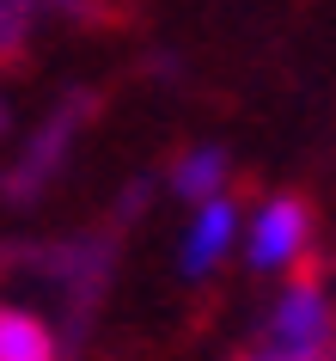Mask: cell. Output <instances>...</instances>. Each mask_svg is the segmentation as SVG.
Masks as SVG:
<instances>
[{"label":"cell","mask_w":336,"mask_h":361,"mask_svg":"<svg viewBox=\"0 0 336 361\" xmlns=\"http://www.w3.org/2000/svg\"><path fill=\"white\" fill-rule=\"evenodd\" d=\"M269 337H275V349H281L287 361L318 355L324 337H330V300H324V288H312V282L281 288L275 319H269Z\"/></svg>","instance_id":"cell-3"},{"label":"cell","mask_w":336,"mask_h":361,"mask_svg":"<svg viewBox=\"0 0 336 361\" xmlns=\"http://www.w3.org/2000/svg\"><path fill=\"white\" fill-rule=\"evenodd\" d=\"M239 239H244V264L251 269L281 276V269H294L306 257V245H312V214L294 196H269V202H257V214L244 221Z\"/></svg>","instance_id":"cell-1"},{"label":"cell","mask_w":336,"mask_h":361,"mask_svg":"<svg viewBox=\"0 0 336 361\" xmlns=\"http://www.w3.org/2000/svg\"><path fill=\"white\" fill-rule=\"evenodd\" d=\"M239 202L232 196H214V202H196L184 221V239H178V269L184 276H208L214 264H226V251L239 245Z\"/></svg>","instance_id":"cell-2"},{"label":"cell","mask_w":336,"mask_h":361,"mask_svg":"<svg viewBox=\"0 0 336 361\" xmlns=\"http://www.w3.org/2000/svg\"><path fill=\"white\" fill-rule=\"evenodd\" d=\"M171 190H178V202H184V209L226 196V153H220V147H189L184 159L171 166Z\"/></svg>","instance_id":"cell-4"},{"label":"cell","mask_w":336,"mask_h":361,"mask_svg":"<svg viewBox=\"0 0 336 361\" xmlns=\"http://www.w3.org/2000/svg\"><path fill=\"white\" fill-rule=\"evenodd\" d=\"M0 361H56V331L25 306H0Z\"/></svg>","instance_id":"cell-5"}]
</instances>
